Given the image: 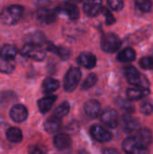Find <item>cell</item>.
<instances>
[{"instance_id": "1", "label": "cell", "mask_w": 153, "mask_h": 154, "mask_svg": "<svg viewBox=\"0 0 153 154\" xmlns=\"http://www.w3.org/2000/svg\"><path fill=\"white\" fill-rule=\"evenodd\" d=\"M23 14V7L20 5H11L5 6L0 12V20L6 25L17 23Z\"/></svg>"}, {"instance_id": "2", "label": "cell", "mask_w": 153, "mask_h": 154, "mask_svg": "<svg viewBox=\"0 0 153 154\" xmlns=\"http://www.w3.org/2000/svg\"><path fill=\"white\" fill-rule=\"evenodd\" d=\"M127 81L129 84L136 87V88H148L150 86V82L148 79L141 74L136 68L133 66H125L122 69Z\"/></svg>"}, {"instance_id": "3", "label": "cell", "mask_w": 153, "mask_h": 154, "mask_svg": "<svg viewBox=\"0 0 153 154\" xmlns=\"http://www.w3.org/2000/svg\"><path fill=\"white\" fill-rule=\"evenodd\" d=\"M101 49L107 53H114L119 51L122 46V40L120 37L113 32H107L103 34L100 41Z\"/></svg>"}, {"instance_id": "4", "label": "cell", "mask_w": 153, "mask_h": 154, "mask_svg": "<svg viewBox=\"0 0 153 154\" xmlns=\"http://www.w3.org/2000/svg\"><path fill=\"white\" fill-rule=\"evenodd\" d=\"M81 77H82V73L79 68L77 67L70 68L67 71L64 77V82H63L64 90L69 93L73 92L78 86Z\"/></svg>"}, {"instance_id": "5", "label": "cell", "mask_w": 153, "mask_h": 154, "mask_svg": "<svg viewBox=\"0 0 153 154\" xmlns=\"http://www.w3.org/2000/svg\"><path fill=\"white\" fill-rule=\"evenodd\" d=\"M122 147L126 154H150L149 149L143 146L135 136L126 138L123 142Z\"/></svg>"}, {"instance_id": "6", "label": "cell", "mask_w": 153, "mask_h": 154, "mask_svg": "<svg viewBox=\"0 0 153 154\" xmlns=\"http://www.w3.org/2000/svg\"><path fill=\"white\" fill-rule=\"evenodd\" d=\"M21 54L24 57L35 61H41L46 57V52L41 47H37L30 44H24L21 49Z\"/></svg>"}, {"instance_id": "7", "label": "cell", "mask_w": 153, "mask_h": 154, "mask_svg": "<svg viewBox=\"0 0 153 154\" xmlns=\"http://www.w3.org/2000/svg\"><path fill=\"white\" fill-rule=\"evenodd\" d=\"M55 10L57 11L58 14H62L72 21L77 20L79 17V10L78 6L75 4L69 1L60 3Z\"/></svg>"}, {"instance_id": "8", "label": "cell", "mask_w": 153, "mask_h": 154, "mask_svg": "<svg viewBox=\"0 0 153 154\" xmlns=\"http://www.w3.org/2000/svg\"><path fill=\"white\" fill-rule=\"evenodd\" d=\"M101 122L107 127L114 129L116 128L120 123L119 115L116 112V110L113 108H106L105 109L100 116Z\"/></svg>"}, {"instance_id": "9", "label": "cell", "mask_w": 153, "mask_h": 154, "mask_svg": "<svg viewBox=\"0 0 153 154\" xmlns=\"http://www.w3.org/2000/svg\"><path fill=\"white\" fill-rule=\"evenodd\" d=\"M58 13L55 9L40 8L36 12V18L41 24H50L57 19Z\"/></svg>"}, {"instance_id": "10", "label": "cell", "mask_w": 153, "mask_h": 154, "mask_svg": "<svg viewBox=\"0 0 153 154\" xmlns=\"http://www.w3.org/2000/svg\"><path fill=\"white\" fill-rule=\"evenodd\" d=\"M90 134L96 141L99 143H107L113 138L112 134L99 125H94L91 126Z\"/></svg>"}, {"instance_id": "11", "label": "cell", "mask_w": 153, "mask_h": 154, "mask_svg": "<svg viewBox=\"0 0 153 154\" xmlns=\"http://www.w3.org/2000/svg\"><path fill=\"white\" fill-rule=\"evenodd\" d=\"M10 118L15 123H23L28 117V110L22 104H15L9 111Z\"/></svg>"}, {"instance_id": "12", "label": "cell", "mask_w": 153, "mask_h": 154, "mask_svg": "<svg viewBox=\"0 0 153 154\" xmlns=\"http://www.w3.org/2000/svg\"><path fill=\"white\" fill-rule=\"evenodd\" d=\"M121 125L123 131L126 134L134 132L135 130H138L140 127L139 120L129 115H124L121 118Z\"/></svg>"}, {"instance_id": "13", "label": "cell", "mask_w": 153, "mask_h": 154, "mask_svg": "<svg viewBox=\"0 0 153 154\" xmlns=\"http://www.w3.org/2000/svg\"><path fill=\"white\" fill-rule=\"evenodd\" d=\"M77 62L78 65L83 66L86 69H93L96 65V57L92 52L84 51L78 56Z\"/></svg>"}, {"instance_id": "14", "label": "cell", "mask_w": 153, "mask_h": 154, "mask_svg": "<svg viewBox=\"0 0 153 154\" xmlns=\"http://www.w3.org/2000/svg\"><path fill=\"white\" fill-rule=\"evenodd\" d=\"M47 42H48L46 40L44 33L39 31L31 32L25 37V44H30V45H33L37 47H42L46 45Z\"/></svg>"}, {"instance_id": "15", "label": "cell", "mask_w": 153, "mask_h": 154, "mask_svg": "<svg viewBox=\"0 0 153 154\" xmlns=\"http://www.w3.org/2000/svg\"><path fill=\"white\" fill-rule=\"evenodd\" d=\"M103 5L100 1H87L83 5V11L88 17H95L102 12Z\"/></svg>"}, {"instance_id": "16", "label": "cell", "mask_w": 153, "mask_h": 154, "mask_svg": "<svg viewBox=\"0 0 153 154\" xmlns=\"http://www.w3.org/2000/svg\"><path fill=\"white\" fill-rule=\"evenodd\" d=\"M84 112L90 118H96L100 115L101 106L100 103L96 99H91L84 105Z\"/></svg>"}, {"instance_id": "17", "label": "cell", "mask_w": 153, "mask_h": 154, "mask_svg": "<svg viewBox=\"0 0 153 154\" xmlns=\"http://www.w3.org/2000/svg\"><path fill=\"white\" fill-rule=\"evenodd\" d=\"M45 47H46V50L48 51H50V52L58 55L63 60H66L70 57V51H69V49H68L66 47L56 46L52 42H47Z\"/></svg>"}, {"instance_id": "18", "label": "cell", "mask_w": 153, "mask_h": 154, "mask_svg": "<svg viewBox=\"0 0 153 154\" xmlns=\"http://www.w3.org/2000/svg\"><path fill=\"white\" fill-rule=\"evenodd\" d=\"M54 146L60 151L67 150L71 146L72 141L69 134H59L53 139Z\"/></svg>"}, {"instance_id": "19", "label": "cell", "mask_w": 153, "mask_h": 154, "mask_svg": "<svg viewBox=\"0 0 153 154\" xmlns=\"http://www.w3.org/2000/svg\"><path fill=\"white\" fill-rule=\"evenodd\" d=\"M56 100H57V96H55V95L46 96V97L39 99L38 102H37V105H38L40 112L41 114L48 113L51 109V107L54 105Z\"/></svg>"}, {"instance_id": "20", "label": "cell", "mask_w": 153, "mask_h": 154, "mask_svg": "<svg viewBox=\"0 0 153 154\" xmlns=\"http://www.w3.org/2000/svg\"><path fill=\"white\" fill-rule=\"evenodd\" d=\"M150 94V89L145 88H131L127 90V97L130 101L140 100Z\"/></svg>"}, {"instance_id": "21", "label": "cell", "mask_w": 153, "mask_h": 154, "mask_svg": "<svg viewBox=\"0 0 153 154\" xmlns=\"http://www.w3.org/2000/svg\"><path fill=\"white\" fill-rule=\"evenodd\" d=\"M135 59H136V52L131 47H127V48H124V50L120 51L116 56V60L123 63L132 62Z\"/></svg>"}, {"instance_id": "22", "label": "cell", "mask_w": 153, "mask_h": 154, "mask_svg": "<svg viewBox=\"0 0 153 154\" xmlns=\"http://www.w3.org/2000/svg\"><path fill=\"white\" fill-rule=\"evenodd\" d=\"M60 127H61V119L54 116L48 118L43 125L44 130L49 134H54L58 132L60 129Z\"/></svg>"}, {"instance_id": "23", "label": "cell", "mask_w": 153, "mask_h": 154, "mask_svg": "<svg viewBox=\"0 0 153 154\" xmlns=\"http://www.w3.org/2000/svg\"><path fill=\"white\" fill-rule=\"evenodd\" d=\"M136 139L145 147H149L152 143V133L149 128L140 129L135 135Z\"/></svg>"}, {"instance_id": "24", "label": "cell", "mask_w": 153, "mask_h": 154, "mask_svg": "<svg viewBox=\"0 0 153 154\" xmlns=\"http://www.w3.org/2000/svg\"><path fill=\"white\" fill-rule=\"evenodd\" d=\"M6 139L9 143H19L23 140V133L18 127H10L5 132Z\"/></svg>"}, {"instance_id": "25", "label": "cell", "mask_w": 153, "mask_h": 154, "mask_svg": "<svg viewBox=\"0 0 153 154\" xmlns=\"http://www.w3.org/2000/svg\"><path fill=\"white\" fill-rule=\"evenodd\" d=\"M60 88V82L59 80L52 79V78H48L42 82V92L48 96L51 95L53 92H55L58 88Z\"/></svg>"}, {"instance_id": "26", "label": "cell", "mask_w": 153, "mask_h": 154, "mask_svg": "<svg viewBox=\"0 0 153 154\" xmlns=\"http://www.w3.org/2000/svg\"><path fill=\"white\" fill-rule=\"evenodd\" d=\"M17 54V50L14 45L5 44L1 48L0 57L6 60H14Z\"/></svg>"}, {"instance_id": "27", "label": "cell", "mask_w": 153, "mask_h": 154, "mask_svg": "<svg viewBox=\"0 0 153 154\" xmlns=\"http://www.w3.org/2000/svg\"><path fill=\"white\" fill-rule=\"evenodd\" d=\"M69 109H70L69 103L68 101H64L55 108V110L53 111V116L61 119L69 113Z\"/></svg>"}, {"instance_id": "28", "label": "cell", "mask_w": 153, "mask_h": 154, "mask_svg": "<svg viewBox=\"0 0 153 154\" xmlns=\"http://www.w3.org/2000/svg\"><path fill=\"white\" fill-rule=\"evenodd\" d=\"M115 105H117L122 110H124L127 113H133L135 111L134 106L132 104L130 100H126L123 97H117L115 101Z\"/></svg>"}, {"instance_id": "29", "label": "cell", "mask_w": 153, "mask_h": 154, "mask_svg": "<svg viewBox=\"0 0 153 154\" xmlns=\"http://www.w3.org/2000/svg\"><path fill=\"white\" fill-rule=\"evenodd\" d=\"M15 69V64L14 60H6L0 57V72L10 74Z\"/></svg>"}, {"instance_id": "30", "label": "cell", "mask_w": 153, "mask_h": 154, "mask_svg": "<svg viewBox=\"0 0 153 154\" xmlns=\"http://www.w3.org/2000/svg\"><path fill=\"white\" fill-rule=\"evenodd\" d=\"M97 82V76L95 74V73H91L89 74L86 79L84 80V82L82 83L81 85V88L83 90H87V89H90L92 88Z\"/></svg>"}, {"instance_id": "31", "label": "cell", "mask_w": 153, "mask_h": 154, "mask_svg": "<svg viewBox=\"0 0 153 154\" xmlns=\"http://www.w3.org/2000/svg\"><path fill=\"white\" fill-rule=\"evenodd\" d=\"M135 5L138 9L144 13H148L152 9V2L150 0H136Z\"/></svg>"}, {"instance_id": "32", "label": "cell", "mask_w": 153, "mask_h": 154, "mask_svg": "<svg viewBox=\"0 0 153 154\" xmlns=\"http://www.w3.org/2000/svg\"><path fill=\"white\" fill-rule=\"evenodd\" d=\"M139 108H140L141 113L145 116H150L153 112V105L150 101H142L140 104Z\"/></svg>"}, {"instance_id": "33", "label": "cell", "mask_w": 153, "mask_h": 154, "mask_svg": "<svg viewBox=\"0 0 153 154\" xmlns=\"http://www.w3.org/2000/svg\"><path fill=\"white\" fill-rule=\"evenodd\" d=\"M139 65L143 69H153L152 57H142L139 60Z\"/></svg>"}, {"instance_id": "34", "label": "cell", "mask_w": 153, "mask_h": 154, "mask_svg": "<svg viewBox=\"0 0 153 154\" xmlns=\"http://www.w3.org/2000/svg\"><path fill=\"white\" fill-rule=\"evenodd\" d=\"M46 148L41 144H32L28 147L29 154H46Z\"/></svg>"}, {"instance_id": "35", "label": "cell", "mask_w": 153, "mask_h": 154, "mask_svg": "<svg viewBox=\"0 0 153 154\" xmlns=\"http://www.w3.org/2000/svg\"><path fill=\"white\" fill-rule=\"evenodd\" d=\"M101 13L105 15V17H106V24H107V25H112V24H114V23H115V21H116L115 17L113 15V14L109 11L108 8L103 6V9H102V12H101Z\"/></svg>"}, {"instance_id": "36", "label": "cell", "mask_w": 153, "mask_h": 154, "mask_svg": "<svg viewBox=\"0 0 153 154\" xmlns=\"http://www.w3.org/2000/svg\"><path fill=\"white\" fill-rule=\"evenodd\" d=\"M107 5L114 11H120L124 6V3L121 0H109L107 1Z\"/></svg>"}, {"instance_id": "37", "label": "cell", "mask_w": 153, "mask_h": 154, "mask_svg": "<svg viewBox=\"0 0 153 154\" xmlns=\"http://www.w3.org/2000/svg\"><path fill=\"white\" fill-rule=\"evenodd\" d=\"M102 152H103V154H120L118 152V151L115 149H108V148L103 149Z\"/></svg>"}, {"instance_id": "38", "label": "cell", "mask_w": 153, "mask_h": 154, "mask_svg": "<svg viewBox=\"0 0 153 154\" xmlns=\"http://www.w3.org/2000/svg\"><path fill=\"white\" fill-rule=\"evenodd\" d=\"M78 154H89V153H87V152H85V151H80L79 152H78Z\"/></svg>"}]
</instances>
